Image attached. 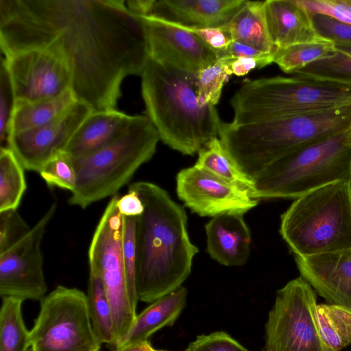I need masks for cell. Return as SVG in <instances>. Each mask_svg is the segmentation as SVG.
<instances>
[{
	"mask_svg": "<svg viewBox=\"0 0 351 351\" xmlns=\"http://www.w3.org/2000/svg\"><path fill=\"white\" fill-rule=\"evenodd\" d=\"M5 57L51 47L67 60L71 90L93 111L115 109L123 80L149 58L142 17L125 0H0Z\"/></svg>",
	"mask_w": 351,
	"mask_h": 351,
	"instance_id": "6da1fadb",
	"label": "cell"
},
{
	"mask_svg": "<svg viewBox=\"0 0 351 351\" xmlns=\"http://www.w3.org/2000/svg\"><path fill=\"white\" fill-rule=\"evenodd\" d=\"M144 210L136 226V290L138 300L153 302L173 291L191 273L198 248L187 231L184 209L150 182L131 184Z\"/></svg>",
	"mask_w": 351,
	"mask_h": 351,
	"instance_id": "7a4b0ae2",
	"label": "cell"
},
{
	"mask_svg": "<svg viewBox=\"0 0 351 351\" xmlns=\"http://www.w3.org/2000/svg\"><path fill=\"white\" fill-rule=\"evenodd\" d=\"M141 77L146 116L163 143L193 156L219 136L222 121L215 106L199 101L197 73L149 58Z\"/></svg>",
	"mask_w": 351,
	"mask_h": 351,
	"instance_id": "3957f363",
	"label": "cell"
},
{
	"mask_svg": "<svg viewBox=\"0 0 351 351\" xmlns=\"http://www.w3.org/2000/svg\"><path fill=\"white\" fill-rule=\"evenodd\" d=\"M280 233L295 257L351 250V180L295 199L280 217Z\"/></svg>",
	"mask_w": 351,
	"mask_h": 351,
	"instance_id": "277c9868",
	"label": "cell"
},
{
	"mask_svg": "<svg viewBox=\"0 0 351 351\" xmlns=\"http://www.w3.org/2000/svg\"><path fill=\"white\" fill-rule=\"evenodd\" d=\"M350 129L299 147L279 158L256 178L253 199H297L315 189L351 180Z\"/></svg>",
	"mask_w": 351,
	"mask_h": 351,
	"instance_id": "5b68a950",
	"label": "cell"
},
{
	"mask_svg": "<svg viewBox=\"0 0 351 351\" xmlns=\"http://www.w3.org/2000/svg\"><path fill=\"white\" fill-rule=\"evenodd\" d=\"M159 141L156 129L146 115L133 116L128 127L110 143L73 160L76 184L69 203L85 208L117 195L152 158Z\"/></svg>",
	"mask_w": 351,
	"mask_h": 351,
	"instance_id": "8992f818",
	"label": "cell"
},
{
	"mask_svg": "<svg viewBox=\"0 0 351 351\" xmlns=\"http://www.w3.org/2000/svg\"><path fill=\"white\" fill-rule=\"evenodd\" d=\"M351 104V86L294 75L245 82L230 100L232 123L243 124Z\"/></svg>",
	"mask_w": 351,
	"mask_h": 351,
	"instance_id": "52a82bcc",
	"label": "cell"
},
{
	"mask_svg": "<svg viewBox=\"0 0 351 351\" xmlns=\"http://www.w3.org/2000/svg\"><path fill=\"white\" fill-rule=\"evenodd\" d=\"M40 302L30 330L31 351H99L102 343L83 291L59 285Z\"/></svg>",
	"mask_w": 351,
	"mask_h": 351,
	"instance_id": "ba28073f",
	"label": "cell"
},
{
	"mask_svg": "<svg viewBox=\"0 0 351 351\" xmlns=\"http://www.w3.org/2000/svg\"><path fill=\"white\" fill-rule=\"evenodd\" d=\"M317 305L315 291L301 276L278 290L262 351H335L322 336Z\"/></svg>",
	"mask_w": 351,
	"mask_h": 351,
	"instance_id": "9c48e42d",
	"label": "cell"
},
{
	"mask_svg": "<svg viewBox=\"0 0 351 351\" xmlns=\"http://www.w3.org/2000/svg\"><path fill=\"white\" fill-rule=\"evenodd\" d=\"M119 196L108 203L88 248V264L99 271L111 308L114 348L130 330L136 317L128 292L123 254V216L117 208Z\"/></svg>",
	"mask_w": 351,
	"mask_h": 351,
	"instance_id": "30bf717a",
	"label": "cell"
},
{
	"mask_svg": "<svg viewBox=\"0 0 351 351\" xmlns=\"http://www.w3.org/2000/svg\"><path fill=\"white\" fill-rule=\"evenodd\" d=\"M351 128V104L255 122L249 130L254 155L270 164L288 152Z\"/></svg>",
	"mask_w": 351,
	"mask_h": 351,
	"instance_id": "8fae6325",
	"label": "cell"
},
{
	"mask_svg": "<svg viewBox=\"0 0 351 351\" xmlns=\"http://www.w3.org/2000/svg\"><path fill=\"white\" fill-rule=\"evenodd\" d=\"M56 210L53 203L25 236L0 253L1 297L41 301L45 296L47 287L41 243Z\"/></svg>",
	"mask_w": 351,
	"mask_h": 351,
	"instance_id": "7c38bea8",
	"label": "cell"
},
{
	"mask_svg": "<svg viewBox=\"0 0 351 351\" xmlns=\"http://www.w3.org/2000/svg\"><path fill=\"white\" fill-rule=\"evenodd\" d=\"M16 100L56 98L71 89L72 72L66 58L51 47L15 53L3 59Z\"/></svg>",
	"mask_w": 351,
	"mask_h": 351,
	"instance_id": "4fadbf2b",
	"label": "cell"
},
{
	"mask_svg": "<svg viewBox=\"0 0 351 351\" xmlns=\"http://www.w3.org/2000/svg\"><path fill=\"white\" fill-rule=\"evenodd\" d=\"M176 193L187 208L202 217L244 214L258 203L247 191L195 165L178 173Z\"/></svg>",
	"mask_w": 351,
	"mask_h": 351,
	"instance_id": "5bb4252c",
	"label": "cell"
},
{
	"mask_svg": "<svg viewBox=\"0 0 351 351\" xmlns=\"http://www.w3.org/2000/svg\"><path fill=\"white\" fill-rule=\"evenodd\" d=\"M142 18L150 58L194 73L213 64L219 59L215 50L178 25L151 16Z\"/></svg>",
	"mask_w": 351,
	"mask_h": 351,
	"instance_id": "9a60e30c",
	"label": "cell"
},
{
	"mask_svg": "<svg viewBox=\"0 0 351 351\" xmlns=\"http://www.w3.org/2000/svg\"><path fill=\"white\" fill-rule=\"evenodd\" d=\"M93 111L78 101L62 117L46 125L10 134L8 147L25 170L39 172L54 155L64 151L84 119Z\"/></svg>",
	"mask_w": 351,
	"mask_h": 351,
	"instance_id": "2e32d148",
	"label": "cell"
},
{
	"mask_svg": "<svg viewBox=\"0 0 351 351\" xmlns=\"http://www.w3.org/2000/svg\"><path fill=\"white\" fill-rule=\"evenodd\" d=\"M295 261L300 276L328 304L351 311V250Z\"/></svg>",
	"mask_w": 351,
	"mask_h": 351,
	"instance_id": "e0dca14e",
	"label": "cell"
},
{
	"mask_svg": "<svg viewBox=\"0 0 351 351\" xmlns=\"http://www.w3.org/2000/svg\"><path fill=\"white\" fill-rule=\"evenodd\" d=\"M245 0H156L148 16L193 28L226 25Z\"/></svg>",
	"mask_w": 351,
	"mask_h": 351,
	"instance_id": "ac0fdd59",
	"label": "cell"
},
{
	"mask_svg": "<svg viewBox=\"0 0 351 351\" xmlns=\"http://www.w3.org/2000/svg\"><path fill=\"white\" fill-rule=\"evenodd\" d=\"M243 214L223 213L213 217L205 226L206 250L225 266H241L250 254L251 234Z\"/></svg>",
	"mask_w": 351,
	"mask_h": 351,
	"instance_id": "d6986e66",
	"label": "cell"
},
{
	"mask_svg": "<svg viewBox=\"0 0 351 351\" xmlns=\"http://www.w3.org/2000/svg\"><path fill=\"white\" fill-rule=\"evenodd\" d=\"M264 9L269 38L276 49L321 38L311 15L299 0H266Z\"/></svg>",
	"mask_w": 351,
	"mask_h": 351,
	"instance_id": "ffe728a7",
	"label": "cell"
},
{
	"mask_svg": "<svg viewBox=\"0 0 351 351\" xmlns=\"http://www.w3.org/2000/svg\"><path fill=\"white\" fill-rule=\"evenodd\" d=\"M132 119L133 116L116 108L93 111L78 128L64 152L73 160L88 155L115 138Z\"/></svg>",
	"mask_w": 351,
	"mask_h": 351,
	"instance_id": "44dd1931",
	"label": "cell"
},
{
	"mask_svg": "<svg viewBox=\"0 0 351 351\" xmlns=\"http://www.w3.org/2000/svg\"><path fill=\"white\" fill-rule=\"evenodd\" d=\"M186 298L187 290L181 286L152 302L136 315L130 330L115 348L147 341L158 330L172 326L186 306Z\"/></svg>",
	"mask_w": 351,
	"mask_h": 351,
	"instance_id": "7402d4cb",
	"label": "cell"
},
{
	"mask_svg": "<svg viewBox=\"0 0 351 351\" xmlns=\"http://www.w3.org/2000/svg\"><path fill=\"white\" fill-rule=\"evenodd\" d=\"M77 101L71 89L50 99L37 101L16 100L10 122L8 136L12 134L40 128L58 120Z\"/></svg>",
	"mask_w": 351,
	"mask_h": 351,
	"instance_id": "603a6c76",
	"label": "cell"
},
{
	"mask_svg": "<svg viewBox=\"0 0 351 351\" xmlns=\"http://www.w3.org/2000/svg\"><path fill=\"white\" fill-rule=\"evenodd\" d=\"M231 39L266 53H274L268 34L264 1H247L224 26Z\"/></svg>",
	"mask_w": 351,
	"mask_h": 351,
	"instance_id": "cb8c5ba5",
	"label": "cell"
},
{
	"mask_svg": "<svg viewBox=\"0 0 351 351\" xmlns=\"http://www.w3.org/2000/svg\"><path fill=\"white\" fill-rule=\"evenodd\" d=\"M194 165L247 191L250 195L253 191V180L239 169L217 136L212 138L198 151Z\"/></svg>",
	"mask_w": 351,
	"mask_h": 351,
	"instance_id": "d4e9b609",
	"label": "cell"
},
{
	"mask_svg": "<svg viewBox=\"0 0 351 351\" xmlns=\"http://www.w3.org/2000/svg\"><path fill=\"white\" fill-rule=\"evenodd\" d=\"M87 301L93 329L100 341L114 347L115 337L109 300L98 269L89 265Z\"/></svg>",
	"mask_w": 351,
	"mask_h": 351,
	"instance_id": "484cf974",
	"label": "cell"
},
{
	"mask_svg": "<svg viewBox=\"0 0 351 351\" xmlns=\"http://www.w3.org/2000/svg\"><path fill=\"white\" fill-rule=\"evenodd\" d=\"M0 310V351H27L31 348L30 331L23 322V300L1 297Z\"/></svg>",
	"mask_w": 351,
	"mask_h": 351,
	"instance_id": "4316f807",
	"label": "cell"
},
{
	"mask_svg": "<svg viewBox=\"0 0 351 351\" xmlns=\"http://www.w3.org/2000/svg\"><path fill=\"white\" fill-rule=\"evenodd\" d=\"M25 169L8 147L0 149V212L17 210L27 189Z\"/></svg>",
	"mask_w": 351,
	"mask_h": 351,
	"instance_id": "83f0119b",
	"label": "cell"
},
{
	"mask_svg": "<svg viewBox=\"0 0 351 351\" xmlns=\"http://www.w3.org/2000/svg\"><path fill=\"white\" fill-rule=\"evenodd\" d=\"M335 51L294 72L293 75L351 86V45L335 43Z\"/></svg>",
	"mask_w": 351,
	"mask_h": 351,
	"instance_id": "f1b7e54d",
	"label": "cell"
},
{
	"mask_svg": "<svg viewBox=\"0 0 351 351\" xmlns=\"http://www.w3.org/2000/svg\"><path fill=\"white\" fill-rule=\"evenodd\" d=\"M335 49V43L321 38L276 49L274 62L285 73L293 74L311 63L328 57Z\"/></svg>",
	"mask_w": 351,
	"mask_h": 351,
	"instance_id": "f546056e",
	"label": "cell"
},
{
	"mask_svg": "<svg viewBox=\"0 0 351 351\" xmlns=\"http://www.w3.org/2000/svg\"><path fill=\"white\" fill-rule=\"evenodd\" d=\"M317 316L322 336L335 351L351 343V311L330 304L317 305Z\"/></svg>",
	"mask_w": 351,
	"mask_h": 351,
	"instance_id": "4dcf8cb0",
	"label": "cell"
},
{
	"mask_svg": "<svg viewBox=\"0 0 351 351\" xmlns=\"http://www.w3.org/2000/svg\"><path fill=\"white\" fill-rule=\"evenodd\" d=\"M234 59L220 58L197 73V97L202 104H218L223 85L232 75L230 64Z\"/></svg>",
	"mask_w": 351,
	"mask_h": 351,
	"instance_id": "1f68e13d",
	"label": "cell"
},
{
	"mask_svg": "<svg viewBox=\"0 0 351 351\" xmlns=\"http://www.w3.org/2000/svg\"><path fill=\"white\" fill-rule=\"evenodd\" d=\"M39 174L49 187L73 191L76 184V171L72 158L64 151L51 157Z\"/></svg>",
	"mask_w": 351,
	"mask_h": 351,
	"instance_id": "d6a6232c",
	"label": "cell"
},
{
	"mask_svg": "<svg viewBox=\"0 0 351 351\" xmlns=\"http://www.w3.org/2000/svg\"><path fill=\"white\" fill-rule=\"evenodd\" d=\"M137 217H123V254L130 298L134 309L138 298L136 290V226Z\"/></svg>",
	"mask_w": 351,
	"mask_h": 351,
	"instance_id": "836d02e7",
	"label": "cell"
},
{
	"mask_svg": "<svg viewBox=\"0 0 351 351\" xmlns=\"http://www.w3.org/2000/svg\"><path fill=\"white\" fill-rule=\"evenodd\" d=\"M16 98L10 77L4 62L1 61L0 68V140L1 147H7L8 130Z\"/></svg>",
	"mask_w": 351,
	"mask_h": 351,
	"instance_id": "e575fe53",
	"label": "cell"
},
{
	"mask_svg": "<svg viewBox=\"0 0 351 351\" xmlns=\"http://www.w3.org/2000/svg\"><path fill=\"white\" fill-rule=\"evenodd\" d=\"M30 229L17 210L0 212V253L21 240Z\"/></svg>",
	"mask_w": 351,
	"mask_h": 351,
	"instance_id": "d590c367",
	"label": "cell"
},
{
	"mask_svg": "<svg viewBox=\"0 0 351 351\" xmlns=\"http://www.w3.org/2000/svg\"><path fill=\"white\" fill-rule=\"evenodd\" d=\"M311 19L314 28L321 38L333 43L351 45V24L319 14H312Z\"/></svg>",
	"mask_w": 351,
	"mask_h": 351,
	"instance_id": "8d00e7d4",
	"label": "cell"
},
{
	"mask_svg": "<svg viewBox=\"0 0 351 351\" xmlns=\"http://www.w3.org/2000/svg\"><path fill=\"white\" fill-rule=\"evenodd\" d=\"M184 351H249L223 331L197 336Z\"/></svg>",
	"mask_w": 351,
	"mask_h": 351,
	"instance_id": "74e56055",
	"label": "cell"
},
{
	"mask_svg": "<svg viewBox=\"0 0 351 351\" xmlns=\"http://www.w3.org/2000/svg\"><path fill=\"white\" fill-rule=\"evenodd\" d=\"M312 15L329 16L339 21L351 24V0H299Z\"/></svg>",
	"mask_w": 351,
	"mask_h": 351,
	"instance_id": "f35d334b",
	"label": "cell"
},
{
	"mask_svg": "<svg viewBox=\"0 0 351 351\" xmlns=\"http://www.w3.org/2000/svg\"><path fill=\"white\" fill-rule=\"evenodd\" d=\"M217 54L219 58H254L261 59L274 57V53L263 52L247 45L234 40L230 43L224 51H219Z\"/></svg>",
	"mask_w": 351,
	"mask_h": 351,
	"instance_id": "ab89813d",
	"label": "cell"
},
{
	"mask_svg": "<svg viewBox=\"0 0 351 351\" xmlns=\"http://www.w3.org/2000/svg\"><path fill=\"white\" fill-rule=\"evenodd\" d=\"M117 208L123 217H138L144 210L143 202L137 193L128 190V193L117 200Z\"/></svg>",
	"mask_w": 351,
	"mask_h": 351,
	"instance_id": "60d3db41",
	"label": "cell"
},
{
	"mask_svg": "<svg viewBox=\"0 0 351 351\" xmlns=\"http://www.w3.org/2000/svg\"><path fill=\"white\" fill-rule=\"evenodd\" d=\"M274 57L265 58H234L231 64L232 74L243 76L255 69H261L274 62Z\"/></svg>",
	"mask_w": 351,
	"mask_h": 351,
	"instance_id": "b9f144b4",
	"label": "cell"
},
{
	"mask_svg": "<svg viewBox=\"0 0 351 351\" xmlns=\"http://www.w3.org/2000/svg\"><path fill=\"white\" fill-rule=\"evenodd\" d=\"M156 0H126L128 9L141 17L148 16Z\"/></svg>",
	"mask_w": 351,
	"mask_h": 351,
	"instance_id": "7bdbcfd3",
	"label": "cell"
},
{
	"mask_svg": "<svg viewBox=\"0 0 351 351\" xmlns=\"http://www.w3.org/2000/svg\"><path fill=\"white\" fill-rule=\"evenodd\" d=\"M114 351H156V350L147 340L123 345L115 348Z\"/></svg>",
	"mask_w": 351,
	"mask_h": 351,
	"instance_id": "ee69618b",
	"label": "cell"
},
{
	"mask_svg": "<svg viewBox=\"0 0 351 351\" xmlns=\"http://www.w3.org/2000/svg\"><path fill=\"white\" fill-rule=\"evenodd\" d=\"M350 139H351V128H350Z\"/></svg>",
	"mask_w": 351,
	"mask_h": 351,
	"instance_id": "f6af8a7d",
	"label": "cell"
},
{
	"mask_svg": "<svg viewBox=\"0 0 351 351\" xmlns=\"http://www.w3.org/2000/svg\"><path fill=\"white\" fill-rule=\"evenodd\" d=\"M156 351H165V350H156Z\"/></svg>",
	"mask_w": 351,
	"mask_h": 351,
	"instance_id": "bcb514c9",
	"label": "cell"
}]
</instances>
